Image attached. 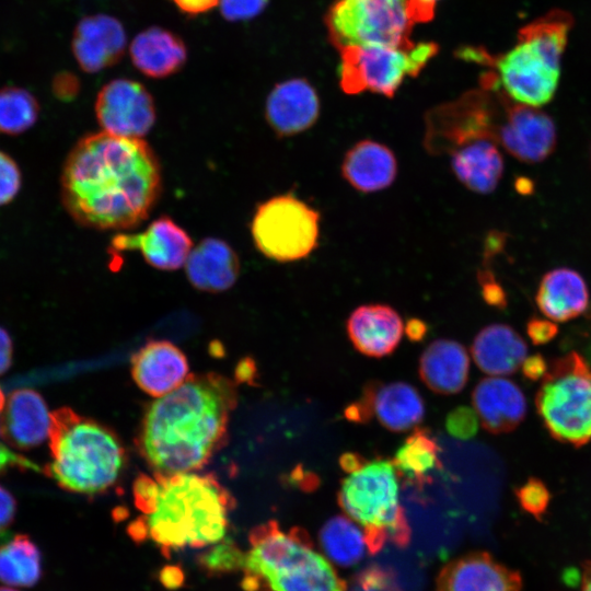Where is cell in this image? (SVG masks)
<instances>
[{
	"label": "cell",
	"mask_w": 591,
	"mask_h": 591,
	"mask_svg": "<svg viewBox=\"0 0 591 591\" xmlns=\"http://www.w3.org/2000/svg\"><path fill=\"white\" fill-rule=\"evenodd\" d=\"M439 1L441 0H409L415 23H422L431 20Z\"/></svg>",
	"instance_id": "cell-47"
},
{
	"label": "cell",
	"mask_w": 591,
	"mask_h": 591,
	"mask_svg": "<svg viewBox=\"0 0 591 591\" xmlns=\"http://www.w3.org/2000/svg\"><path fill=\"white\" fill-rule=\"evenodd\" d=\"M506 99L499 91L480 86L432 108L425 118L426 150L439 155L449 154L453 149L479 139L498 142Z\"/></svg>",
	"instance_id": "cell-11"
},
{
	"label": "cell",
	"mask_w": 591,
	"mask_h": 591,
	"mask_svg": "<svg viewBox=\"0 0 591 591\" xmlns=\"http://www.w3.org/2000/svg\"><path fill=\"white\" fill-rule=\"evenodd\" d=\"M48 437L51 461L45 473L65 490L100 494L115 484L125 466L119 438L69 407L50 414Z\"/></svg>",
	"instance_id": "cell-5"
},
{
	"label": "cell",
	"mask_w": 591,
	"mask_h": 591,
	"mask_svg": "<svg viewBox=\"0 0 591 591\" xmlns=\"http://www.w3.org/2000/svg\"><path fill=\"white\" fill-rule=\"evenodd\" d=\"M159 580L164 588L175 590L184 584L185 575L181 566L166 565L160 570Z\"/></svg>",
	"instance_id": "cell-45"
},
{
	"label": "cell",
	"mask_w": 591,
	"mask_h": 591,
	"mask_svg": "<svg viewBox=\"0 0 591 591\" xmlns=\"http://www.w3.org/2000/svg\"><path fill=\"white\" fill-rule=\"evenodd\" d=\"M95 114L103 131L126 138L141 139L155 123L151 94L129 79H115L101 89Z\"/></svg>",
	"instance_id": "cell-13"
},
{
	"label": "cell",
	"mask_w": 591,
	"mask_h": 591,
	"mask_svg": "<svg viewBox=\"0 0 591 591\" xmlns=\"http://www.w3.org/2000/svg\"><path fill=\"white\" fill-rule=\"evenodd\" d=\"M320 111L315 88L301 78L276 84L265 106L267 123L279 137H291L310 129L317 121Z\"/></svg>",
	"instance_id": "cell-17"
},
{
	"label": "cell",
	"mask_w": 591,
	"mask_h": 591,
	"mask_svg": "<svg viewBox=\"0 0 591 591\" xmlns=\"http://www.w3.org/2000/svg\"><path fill=\"white\" fill-rule=\"evenodd\" d=\"M478 420L476 412L467 406H460L447 416L445 428L453 438L468 440L476 434Z\"/></svg>",
	"instance_id": "cell-38"
},
{
	"label": "cell",
	"mask_w": 591,
	"mask_h": 591,
	"mask_svg": "<svg viewBox=\"0 0 591 591\" xmlns=\"http://www.w3.org/2000/svg\"><path fill=\"white\" fill-rule=\"evenodd\" d=\"M497 139L517 160L535 164L554 152L557 130L554 120L546 113L507 97Z\"/></svg>",
	"instance_id": "cell-15"
},
{
	"label": "cell",
	"mask_w": 591,
	"mask_h": 591,
	"mask_svg": "<svg viewBox=\"0 0 591 591\" xmlns=\"http://www.w3.org/2000/svg\"><path fill=\"white\" fill-rule=\"evenodd\" d=\"M558 333V326L545 318L532 317L526 323V334L533 345L541 346L553 340Z\"/></svg>",
	"instance_id": "cell-41"
},
{
	"label": "cell",
	"mask_w": 591,
	"mask_h": 591,
	"mask_svg": "<svg viewBox=\"0 0 591 591\" xmlns=\"http://www.w3.org/2000/svg\"><path fill=\"white\" fill-rule=\"evenodd\" d=\"M134 66L150 78H165L177 72L186 62L187 50L174 33L149 27L139 33L130 44Z\"/></svg>",
	"instance_id": "cell-30"
},
{
	"label": "cell",
	"mask_w": 591,
	"mask_h": 591,
	"mask_svg": "<svg viewBox=\"0 0 591 591\" xmlns=\"http://www.w3.org/2000/svg\"><path fill=\"white\" fill-rule=\"evenodd\" d=\"M39 105L28 91L18 86L0 89V134L18 136L37 121Z\"/></svg>",
	"instance_id": "cell-34"
},
{
	"label": "cell",
	"mask_w": 591,
	"mask_h": 591,
	"mask_svg": "<svg viewBox=\"0 0 591 591\" xmlns=\"http://www.w3.org/2000/svg\"><path fill=\"white\" fill-rule=\"evenodd\" d=\"M418 372L431 391L443 395L459 393L468 379L467 351L455 340H434L420 356Z\"/></svg>",
	"instance_id": "cell-28"
},
{
	"label": "cell",
	"mask_w": 591,
	"mask_h": 591,
	"mask_svg": "<svg viewBox=\"0 0 591 591\" xmlns=\"http://www.w3.org/2000/svg\"><path fill=\"white\" fill-rule=\"evenodd\" d=\"M184 266L189 282L206 292L230 289L240 274L236 253L227 242L216 237L204 239L193 246Z\"/></svg>",
	"instance_id": "cell-25"
},
{
	"label": "cell",
	"mask_w": 591,
	"mask_h": 591,
	"mask_svg": "<svg viewBox=\"0 0 591 591\" xmlns=\"http://www.w3.org/2000/svg\"><path fill=\"white\" fill-rule=\"evenodd\" d=\"M438 53L432 42L412 40L340 50L339 84L347 94L372 92L392 97L407 78L416 77Z\"/></svg>",
	"instance_id": "cell-9"
},
{
	"label": "cell",
	"mask_w": 591,
	"mask_h": 591,
	"mask_svg": "<svg viewBox=\"0 0 591 591\" xmlns=\"http://www.w3.org/2000/svg\"><path fill=\"white\" fill-rule=\"evenodd\" d=\"M515 187L520 194H530L533 190L532 182L524 177H519L517 179Z\"/></svg>",
	"instance_id": "cell-55"
},
{
	"label": "cell",
	"mask_w": 591,
	"mask_h": 591,
	"mask_svg": "<svg viewBox=\"0 0 591 591\" xmlns=\"http://www.w3.org/2000/svg\"><path fill=\"white\" fill-rule=\"evenodd\" d=\"M50 414L42 395L32 389L10 394L0 413V437L10 445L28 450L49 434Z\"/></svg>",
	"instance_id": "cell-22"
},
{
	"label": "cell",
	"mask_w": 591,
	"mask_h": 591,
	"mask_svg": "<svg viewBox=\"0 0 591 591\" xmlns=\"http://www.w3.org/2000/svg\"><path fill=\"white\" fill-rule=\"evenodd\" d=\"M237 389L222 374L190 375L147 409L138 449L158 473L194 472L223 447Z\"/></svg>",
	"instance_id": "cell-2"
},
{
	"label": "cell",
	"mask_w": 591,
	"mask_h": 591,
	"mask_svg": "<svg viewBox=\"0 0 591 591\" xmlns=\"http://www.w3.org/2000/svg\"><path fill=\"white\" fill-rule=\"evenodd\" d=\"M472 402L483 428L494 434L511 432L526 416L522 390L506 378L480 380L473 390Z\"/></svg>",
	"instance_id": "cell-20"
},
{
	"label": "cell",
	"mask_w": 591,
	"mask_h": 591,
	"mask_svg": "<svg viewBox=\"0 0 591 591\" xmlns=\"http://www.w3.org/2000/svg\"><path fill=\"white\" fill-rule=\"evenodd\" d=\"M185 355L167 340H152L131 358V374L147 394L161 397L179 386L187 378Z\"/></svg>",
	"instance_id": "cell-21"
},
{
	"label": "cell",
	"mask_w": 591,
	"mask_h": 591,
	"mask_svg": "<svg viewBox=\"0 0 591 591\" xmlns=\"http://www.w3.org/2000/svg\"><path fill=\"white\" fill-rule=\"evenodd\" d=\"M349 421L364 424L374 416L391 431H406L418 425L425 415L419 392L405 382L383 384L370 382L363 386L361 397L345 409Z\"/></svg>",
	"instance_id": "cell-14"
},
{
	"label": "cell",
	"mask_w": 591,
	"mask_h": 591,
	"mask_svg": "<svg viewBox=\"0 0 591 591\" xmlns=\"http://www.w3.org/2000/svg\"><path fill=\"white\" fill-rule=\"evenodd\" d=\"M162 188L160 162L142 139L105 131L81 138L60 174L68 215L94 230H128L146 220Z\"/></svg>",
	"instance_id": "cell-1"
},
{
	"label": "cell",
	"mask_w": 591,
	"mask_h": 591,
	"mask_svg": "<svg viewBox=\"0 0 591 591\" xmlns=\"http://www.w3.org/2000/svg\"><path fill=\"white\" fill-rule=\"evenodd\" d=\"M535 302L540 311L553 322H567L587 310L588 287L578 271L567 267L555 268L542 277Z\"/></svg>",
	"instance_id": "cell-27"
},
{
	"label": "cell",
	"mask_w": 591,
	"mask_h": 591,
	"mask_svg": "<svg viewBox=\"0 0 591 591\" xmlns=\"http://www.w3.org/2000/svg\"><path fill=\"white\" fill-rule=\"evenodd\" d=\"M3 406H4V395H3L2 390L0 389V413H1L2 408H3Z\"/></svg>",
	"instance_id": "cell-56"
},
{
	"label": "cell",
	"mask_w": 591,
	"mask_h": 591,
	"mask_svg": "<svg viewBox=\"0 0 591 591\" xmlns=\"http://www.w3.org/2000/svg\"><path fill=\"white\" fill-rule=\"evenodd\" d=\"M386 575L380 570H367L357 577L351 591H391Z\"/></svg>",
	"instance_id": "cell-42"
},
{
	"label": "cell",
	"mask_w": 591,
	"mask_h": 591,
	"mask_svg": "<svg viewBox=\"0 0 591 591\" xmlns=\"http://www.w3.org/2000/svg\"><path fill=\"white\" fill-rule=\"evenodd\" d=\"M535 407L555 440L576 448L591 441V368L582 356L571 351L552 361Z\"/></svg>",
	"instance_id": "cell-8"
},
{
	"label": "cell",
	"mask_w": 591,
	"mask_h": 591,
	"mask_svg": "<svg viewBox=\"0 0 591 591\" xmlns=\"http://www.w3.org/2000/svg\"><path fill=\"white\" fill-rule=\"evenodd\" d=\"M590 357H591V350H590Z\"/></svg>",
	"instance_id": "cell-58"
},
{
	"label": "cell",
	"mask_w": 591,
	"mask_h": 591,
	"mask_svg": "<svg viewBox=\"0 0 591 591\" xmlns=\"http://www.w3.org/2000/svg\"><path fill=\"white\" fill-rule=\"evenodd\" d=\"M581 591H591V561H588L583 565L581 571Z\"/></svg>",
	"instance_id": "cell-54"
},
{
	"label": "cell",
	"mask_w": 591,
	"mask_h": 591,
	"mask_svg": "<svg viewBox=\"0 0 591 591\" xmlns=\"http://www.w3.org/2000/svg\"><path fill=\"white\" fill-rule=\"evenodd\" d=\"M472 356L477 367L490 375L514 373L526 357L528 346L507 324H490L475 336Z\"/></svg>",
	"instance_id": "cell-29"
},
{
	"label": "cell",
	"mask_w": 591,
	"mask_h": 591,
	"mask_svg": "<svg viewBox=\"0 0 591 591\" xmlns=\"http://www.w3.org/2000/svg\"><path fill=\"white\" fill-rule=\"evenodd\" d=\"M403 321L390 305L364 304L355 309L347 320L348 336L355 348L369 357L393 352L403 336Z\"/></svg>",
	"instance_id": "cell-23"
},
{
	"label": "cell",
	"mask_w": 591,
	"mask_h": 591,
	"mask_svg": "<svg viewBox=\"0 0 591 591\" xmlns=\"http://www.w3.org/2000/svg\"><path fill=\"white\" fill-rule=\"evenodd\" d=\"M11 467L36 468L30 460L12 452L0 443V473H3Z\"/></svg>",
	"instance_id": "cell-46"
},
{
	"label": "cell",
	"mask_w": 591,
	"mask_h": 591,
	"mask_svg": "<svg viewBox=\"0 0 591 591\" xmlns=\"http://www.w3.org/2000/svg\"><path fill=\"white\" fill-rule=\"evenodd\" d=\"M125 48V30L113 16H85L74 30L73 55L85 72L94 73L115 65L123 57Z\"/></svg>",
	"instance_id": "cell-19"
},
{
	"label": "cell",
	"mask_w": 591,
	"mask_h": 591,
	"mask_svg": "<svg viewBox=\"0 0 591 591\" xmlns=\"http://www.w3.org/2000/svg\"><path fill=\"white\" fill-rule=\"evenodd\" d=\"M112 247L116 252L137 250L150 266L171 271L185 265L193 241L172 219L160 217L143 232L116 235Z\"/></svg>",
	"instance_id": "cell-16"
},
{
	"label": "cell",
	"mask_w": 591,
	"mask_h": 591,
	"mask_svg": "<svg viewBox=\"0 0 591 591\" xmlns=\"http://www.w3.org/2000/svg\"><path fill=\"white\" fill-rule=\"evenodd\" d=\"M22 187V172L16 161L0 150V207L13 201Z\"/></svg>",
	"instance_id": "cell-37"
},
{
	"label": "cell",
	"mask_w": 591,
	"mask_h": 591,
	"mask_svg": "<svg viewBox=\"0 0 591 591\" xmlns=\"http://www.w3.org/2000/svg\"><path fill=\"white\" fill-rule=\"evenodd\" d=\"M54 89L57 96L67 97L73 95L76 85L72 78L63 74L56 80Z\"/></svg>",
	"instance_id": "cell-52"
},
{
	"label": "cell",
	"mask_w": 591,
	"mask_h": 591,
	"mask_svg": "<svg viewBox=\"0 0 591 591\" xmlns=\"http://www.w3.org/2000/svg\"><path fill=\"white\" fill-rule=\"evenodd\" d=\"M0 591H18V590L13 589V587L1 586Z\"/></svg>",
	"instance_id": "cell-57"
},
{
	"label": "cell",
	"mask_w": 591,
	"mask_h": 591,
	"mask_svg": "<svg viewBox=\"0 0 591 591\" xmlns=\"http://www.w3.org/2000/svg\"><path fill=\"white\" fill-rule=\"evenodd\" d=\"M548 364L546 359L540 355L535 354L524 359L521 364V371L525 379L530 381H538L543 379L547 372Z\"/></svg>",
	"instance_id": "cell-44"
},
{
	"label": "cell",
	"mask_w": 591,
	"mask_h": 591,
	"mask_svg": "<svg viewBox=\"0 0 591 591\" xmlns=\"http://www.w3.org/2000/svg\"><path fill=\"white\" fill-rule=\"evenodd\" d=\"M520 507L536 519L547 512L552 496L547 486L536 477H530L514 489Z\"/></svg>",
	"instance_id": "cell-36"
},
{
	"label": "cell",
	"mask_w": 591,
	"mask_h": 591,
	"mask_svg": "<svg viewBox=\"0 0 591 591\" xmlns=\"http://www.w3.org/2000/svg\"><path fill=\"white\" fill-rule=\"evenodd\" d=\"M326 24L339 49L409 42L415 24L409 0H335Z\"/></svg>",
	"instance_id": "cell-12"
},
{
	"label": "cell",
	"mask_w": 591,
	"mask_h": 591,
	"mask_svg": "<svg viewBox=\"0 0 591 591\" xmlns=\"http://www.w3.org/2000/svg\"><path fill=\"white\" fill-rule=\"evenodd\" d=\"M294 475L298 476L297 483L302 489L314 490L318 487V477L315 474L300 470L294 472Z\"/></svg>",
	"instance_id": "cell-53"
},
{
	"label": "cell",
	"mask_w": 591,
	"mask_h": 591,
	"mask_svg": "<svg viewBox=\"0 0 591 591\" xmlns=\"http://www.w3.org/2000/svg\"><path fill=\"white\" fill-rule=\"evenodd\" d=\"M427 333V325L418 318H410L406 324V334L413 341H420Z\"/></svg>",
	"instance_id": "cell-51"
},
{
	"label": "cell",
	"mask_w": 591,
	"mask_h": 591,
	"mask_svg": "<svg viewBox=\"0 0 591 591\" xmlns=\"http://www.w3.org/2000/svg\"><path fill=\"white\" fill-rule=\"evenodd\" d=\"M241 587L245 591H345L335 566L300 529L278 522L253 528Z\"/></svg>",
	"instance_id": "cell-6"
},
{
	"label": "cell",
	"mask_w": 591,
	"mask_h": 591,
	"mask_svg": "<svg viewBox=\"0 0 591 591\" xmlns=\"http://www.w3.org/2000/svg\"><path fill=\"white\" fill-rule=\"evenodd\" d=\"M340 171L344 179L357 192L376 193L394 183L397 160L384 143L362 139L346 152Z\"/></svg>",
	"instance_id": "cell-24"
},
{
	"label": "cell",
	"mask_w": 591,
	"mask_h": 591,
	"mask_svg": "<svg viewBox=\"0 0 591 591\" xmlns=\"http://www.w3.org/2000/svg\"><path fill=\"white\" fill-rule=\"evenodd\" d=\"M479 283L482 286V296L487 304L497 309L507 306V296L503 288L495 280L493 274L487 270L478 274Z\"/></svg>",
	"instance_id": "cell-40"
},
{
	"label": "cell",
	"mask_w": 591,
	"mask_h": 591,
	"mask_svg": "<svg viewBox=\"0 0 591 591\" xmlns=\"http://www.w3.org/2000/svg\"><path fill=\"white\" fill-rule=\"evenodd\" d=\"M187 14H199L215 8L220 0H173Z\"/></svg>",
	"instance_id": "cell-48"
},
{
	"label": "cell",
	"mask_w": 591,
	"mask_h": 591,
	"mask_svg": "<svg viewBox=\"0 0 591 591\" xmlns=\"http://www.w3.org/2000/svg\"><path fill=\"white\" fill-rule=\"evenodd\" d=\"M16 505L13 496L0 486V536H2L13 522Z\"/></svg>",
	"instance_id": "cell-43"
},
{
	"label": "cell",
	"mask_w": 591,
	"mask_h": 591,
	"mask_svg": "<svg viewBox=\"0 0 591 591\" xmlns=\"http://www.w3.org/2000/svg\"><path fill=\"white\" fill-rule=\"evenodd\" d=\"M398 476L392 461L374 460L341 482L338 503L364 531L370 553L387 543L405 546L410 530L398 500Z\"/></svg>",
	"instance_id": "cell-7"
},
{
	"label": "cell",
	"mask_w": 591,
	"mask_h": 591,
	"mask_svg": "<svg viewBox=\"0 0 591 591\" xmlns=\"http://www.w3.org/2000/svg\"><path fill=\"white\" fill-rule=\"evenodd\" d=\"M498 146L493 139H479L449 152L451 170L457 181L473 193H493L505 170Z\"/></svg>",
	"instance_id": "cell-26"
},
{
	"label": "cell",
	"mask_w": 591,
	"mask_h": 591,
	"mask_svg": "<svg viewBox=\"0 0 591 591\" xmlns=\"http://www.w3.org/2000/svg\"><path fill=\"white\" fill-rule=\"evenodd\" d=\"M321 215L293 194L259 204L251 223L256 248L267 258L291 263L308 257L318 245Z\"/></svg>",
	"instance_id": "cell-10"
},
{
	"label": "cell",
	"mask_w": 591,
	"mask_h": 591,
	"mask_svg": "<svg viewBox=\"0 0 591 591\" xmlns=\"http://www.w3.org/2000/svg\"><path fill=\"white\" fill-rule=\"evenodd\" d=\"M368 461L358 453L348 452L340 456L339 465L348 474L360 470Z\"/></svg>",
	"instance_id": "cell-50"
},
{
	"label": "cell",
	"mask_w": 591,
	"mask_h": 591,
	"mask_svg": "<svg viewBox=\"0 0 591 591\" xmlns=\"http://www.w3.org/2000/svg\"><path fill=\"white\" fill-rule=\"evenodd\" d=\"M39 548L25 534H18L0 546V582L9 587L30 588L42 578Z\"/></svg>",
	"instance_id": "cell-33"
},
{
	"label": "cell",
	"mask_w": 591,
	"mask_h": 591,
	"mask_svg": "<svg viewBox=\"0 0 591 591\" xmlns=\"http://www.w3.org/2000/svg\"><path fill=\"white\" fill-rule=\"evenodd\" d=\"M571 16L553 10L523 26L514 46L500 55H491L477 47H464L460 57L482 65L486 71L480 86L499 91L511 101L540 107L555 95L560 77V61Z\"/></svg>",
	"instance_id": "cell-4"
},
{
	"label": "cell",
	"mask_w": 591,
	"mask_h": 591,
	"mask_svg": "<svg viewBox=\"0 0 591 591\" xmlns=\"http://www.w3.org/2000/svg\"><path fill=\"white\" fill-rule=\"evenodd\" d=\"M392 463L397 476L422 488L430 483V473L441 466L439 447L428 429L415 428L397 449Z\"/></svg>",
	"instance_id": "cell-31"
},
{
	"label": "cell",
	"mask_w": 591,
	"mask_h": 591,
	"mask_svg": "<svg viewBox=\"0 0 591 591\" xmlns=\"http://www.w3.org/2000/svg\"><path fill=\"white\" fill-rule=\"evenodd\" d=\"M12 340L8 332L0 327V374L4 373L12 362Z\"/></svg>",
	"instance_id": "cell-49"
},
{
	"label": "cell",
	"mask_w": 591,
	"mask_h": 591,
	"mask_svg": "<svg viewBox=\"0 0 591 591\" xmlns=\"http://www.w3.org/2000/svg\"><path fill=\"white\" fill-rule=\"evenodd\" d=\"M222 15L229 21H243L257 16L268 0H220Z\"/></svg>",
	"instance_id": "cell-39"
},
{
	"label": "cell",
	"mask_w": 591,
	"mask_h": 591,
	"mask_svg": "<svg viewBox=\"0 0 591 591\" xmlns=\"http://www.w3.org/2000/svg\"><path fill=\"white\" fill-rule=\"evenodd\" d=\"M246 554L232 540L223 538L197 556L199 568L208 577H219L243 569Z\"/></svg>",
	"instance_id": "cell-35"
},
{
	"label": "cell",
	"mask_w": 591,
	"mask_h": 591,
	"mask_svg": "<svg viewBox=\"0 0 591 591\" xmlns=\"http://www.w3.org/2000/svg\"><path fill=\"white\" fill-rule=\"evenodd\" d=\"M521 587L518 571L480 552L449 563L437 581V591H521Z\"/></svg>",
	"instance_id": "cell-18"
},
{
	"label": "cell",
	"mask_w": 591,
	"mask_h": 591,
	"mask_svg": "<svg viewBox=\"0 0 591 591\" xmlns=\"http://www.w3.org/2000/svg\"><path fill=\"white\" fill-rule=\"evenodd\" d=\"M322 554L334 565L350 567L370 552L362 528L347 515L331 518L320 531Z\"/></svg>",
	"instance_id": "cell-32"
},
{
	"label": "cell",
	"mask_w": 591,
	"mask_h": 591,
	"mask_svg": "<svg viewBox=\"0 0 591 591\" xmlns=\"http://www.w3.org/2000/svg\"><path fill=\"white\" fill-rule=\"evenodd\" d=\"M132 496L141 514L128 526L130 537L137 543L150 538L164 554L223 540L234 507L215 475L195 472L139 475Z\"/></svg>",
	"instance_id": "cell-3"
}]
</instances>
